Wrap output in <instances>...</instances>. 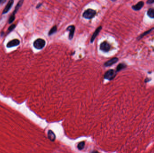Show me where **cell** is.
Instances as JSON below:
<instances>
[{
    "instance_id": "cell-1",
    "label": "cell",
    "mask_w": 154,
    "mask_h": 153,
    "mask_svg": "<svg viewBox=\"0 0 154 153\" xmlns=\"http://www.w3.org/2000/svg\"><path fill=\"white\" fill-rule=\"evenodd\" d=\"M45 41L43 39H38L33 43L34 47L38 50L42 49L45 45Z\"/></svg>"
},
{
    "instance_id": "cell-2",
    "label": "cell",
    "mask_w": 154,
    "mask_h": 153,
    "mask_svg": "<svg viewBox=\"0 0 154 153\" xmlns=\"http://www.w3.org/2000/svg\"><path fill=\"white\" fill-rule=\"evenodd\" d=\"M96 14L95 10L92 9H88L86 10L83 14V17L87 19L93 18Z\"/></svg>"
},
{
    "instance_id": "cell-3",
    "label": "cell",
    "mask_w": 154,
    "mask_h": 153,
    "mask_svg": "<svg viewBox=\"0 0 154 153\" xmlns=\"http://www.w3.org/2000/svg\"><path fill=\"white\" fill-rule=\"evenodd\" d=\"M116 72H115V71L112 69L109 70L105 73L104 75V78L110 81L112 80L116 76Z\"/></svg>"
},
{
    "instance_id": "cell-4",
    "label": "cell",
    "mask_w": 154,
    "mask_h": 153,
    "mask_svg": "<svg viewBox=\"0 0 154 153\" xmlns=\"http://www.w3.org/2000/svg\"><path fill=\"white\" fill-rule=\"evenodd\" d=\"M110 45L107 41L102 42L100 45V49L104 52H107L110 49Z\"/></svg>"
},
{
    "instance_id": "cell-5",
    "label": "cell",
    "mask_w": 154,
    "mask_h": 153,
    "mask_svg": "<svg viewBox=\"0 0 154 153\" xmlns=\"http://www.w3.org/2000/svg\"><path fill=\"white\" fill-rule=\"evenodd\" d=\"M20 44V41L18 39H14L12 41H9L6 47L7 48H11L13 47H15L19 45Z\"/></svg>"
},
{
    "instance_id": "cell-6",
    "label": "cell",
    "mask_w": 154,
    "mask_h": 153,
    "mask_svg": "<svg viewBox=\"0 0 154 153\" xmlns=\"http://www.w3.org/2000/svg\"><path fill=\"white\" fill-rule=\"evenodd\" d=\"M14 1V0H9V1L8 2L7 4L5 7V9L3 11L2 14H6L9 11V10L11 9V8L12 7V5H13Z\"/></svg>"
},
{
    "instance_id": "cell-7",
    "label": "cell",
    "mask_w": 154,
    "mask_h": 153,
    "mask_svg": "<svg viewBox=\"0 0 154 153\" xmlns=\"http://www.w3.org/2000/svg\"><path fill=\"white\" fill-rule=\"evenodd\" d=\"M75 27L73 25H71L68 26L67 28V30L69 32V40H72V38L73 37L74 34V32H75Z\"/></svg>"
},
{
    "instance_id": "cell-8",
    "label": "cell",
    "mask_w": 154,
    "mask_h": 153,
    "mask_svg": "<svg viewBox=\"0 0 154 153\" xmlns=\"http://www.w3.org/2000/svg\"><path fill=\"white\" fill-rule=\"evenodd\" d=\"M144 2L143 1H140L136 5H134L132 6V9L135 11H138L140 10L144 5Z\"/></svg>"
},
{
    "instance_id": "cell-9",
    "label": "cell",
    "mask_w": 154,
    "mask_h": 153,
    "mask_svg": "<svg viewBox=\"0 0 154 153\" xmlns=\"http://www.w3.org/2000/svg\"><path fill=\"white\" fill-rule=\"evenodd\" d=\"M118 59L117 58H113L104 63V66L106 67L111 66L114 64L118 62Z\"/></svg>"
},
{
    "instance_id": "cell-10",
    "label": "cell",
    "mask_w": 154,
    "mask_h": 153,
    "mask_svg": "<svg viewBox=\"0 0 154 153\" xmlns=\"http://www.w3.org/2000/svg\"><path fill=\"white\" fill-rule=\"evenodd\" d=\"M23 0H20L18 1V3H17V4L16 5V6H15V9H14V10L13 14H12L11 15H13V16H15V14L17 12V11H18V10L19 9V8L23 5Z\"/></svg>"
},
{
    "instance_id": "cell-11",
    "label": "cell",
    "mask_w": 154,
    "mask_h": 153,
    "mask_svg": "<svg viewBox=\"0 0 154 153\" xmlns=\"http://www.w3.org/2000/svg\"><path fill=\"white\" fill-rule=\"evenodd\" d=\"M101 29H102V27H101V26H100V27H98V28L96 29L95 32H94V33H93L92 36L91 38V43H92V42L94 41V40H95V37H96V36L98 35V34H99V33L100 31H101Z\"/></svg>"
},
{
    "instance_id": "cell-12",
    "label": "cell",
    "mask_w": 154,
    "mask_h": 153,
    "mask_svg": "<svg viewBox=\"0 0 154 153\" xmlns=\"http://www.w3.org/2000/svg\"><path fill=\"white\" fill-rule=\"evenodd\" d=\"M48 138L52 141H54L55 139V136L52 131L49 130L48 132Z\"/></svg>"
},
{
    "instance_id": "cell-13",
    "label": "cell",
    "mask_w": 154,
    "mask_h": 153,
    "mask_svg": "<svg viewBox=\"0 0 154 153\" xmlns=\"http://www.w3.org/2000/svg\"><path fill=\"white\" fill-rule=\"evenodd\" d=\"M147 15L150 18H154V8H150L147 11Z\"/></svg>"
},
{
    "instance_id": "cell-14",
    "label": "cell",
    "mask_w": 154,
    "mask_h": 153,
    "mask_svg": "<svg viewBox=\"0 0 154 153\" xmlns=\"http://www.w3.org/2000/svg\"><path fill=\"white\" fill-rule=\"evenodd\" d=\"M153 29H154V28H152L149 29V30H148V31H146V32H144L143 33H142L141 35H140V36L137 38V40H140V39H141L143 37H144V36H145V35H147L148 34H149V33H150V32H151V31L153 30Z\"/></svg>"
},
{
    "instance_id": "cell-15",
    "label": "cell",
    "mask_w": 154,
    "mask_h": 153,
    "mask_svg": "<svg viewBox=\"0 0 154 153\" xmlns=\"http://www.w3.org/2000/svg\"><path fill=\"white\" fill-rule=\"evenodd\" d=\"M126 68V65L124 64V63H120L119 64L117 68V69H116V72H118L120 71V70H121L122 69H123L125 68Z\"/></svg>"
},
{
    "instance_id": "cell-16",
    "label": "cell",
    "mask_w": 154,
    "mask_h": 153,
    "mask_svg": "<svg viewBox=\"0 0 154 153\" xmlns=\"http://www.w3.org/2000/svg\"><path fill=\"white\" fill-rule=\"evenodd\" d=\"M57 27L56 26H54L50 29V32H49V36H50V35H52L53 34H54V33L57 31Z\"/></svg>"
},
{
    "instance_id": "cell-17",
    "label": "cell",
    "mask_w": 154,
    "mask_h": 153,
    "mask_svg": "<svg viewBox=\"0 0 154 153\" xmlns=\"http://www.w3.org/2000/svg\"><path fill=\"white\" fill-rule=\"evenodd\" d=\"M85 146V142H80L77 145V148L79 150H82V149L84 148Z\"/></svg>"
},
{
    "instance_id": "cell-18",
    "label": "cell",
    "mask_w": 154,
    "mask_h": 153,
    "mask_svg": "<svg viewBox=\"0 0 154 153\" xmlns=\"http://www.w3.org/2000/svg\"><path fill=\"white\" fill-rule=\"evenodd\" d=\"M15 18V16L11 15L10 17H9V21H8L9 23H12L14 21V20Z\"/></svg>"
},
{
    "instance_id": "cell-19",
    "label": "cell",
    "mask_w": 154,
    "mask_h": 153,
    "mask_svg": "<svg viewBox=\"0 0 154 153\" xmlns=\"http://www.w3.org/2000/svg\"><path fill=\"white\" fill-rule=\"evenodd\" d=\"M15 25H12L11 26H10L9 28H8V31L9 32H10L11 31H12L15 28Z\"/></svg>"
},
{
    "instance_id": "cell-20",
    "label": "cell",
    "mask_w": 154,
    "mask_h": 153,
    "mask_svg": "<svg viewBox=\"0 0 154 153\" xmlns=\"http://www.w3.org/2000/svg\"><path fill=\"white\" fill-rule=\"evenodd\" d=\"M154 3V0H148L147 1V3L148 4H151Z\"/></svg>"
},
{
    "instance_id": "cell-21",
    "label": "cell",
    "mask_w": 154,
    "mask_h": 153,
    "mask_svg": "<svg viewBox=\"0 0 154 153\" xmlns=\"http://www.w3.org/2000/svg\"><path fill=\"white\" fill-rule=\"evenodd\" d=\"M6 0H0V5H2L4 3H5L6 2Z\"/></svg>"
},
{
    "instance_id": "cell-22",
    "label": "cell",
    "mask_w": 154,
    "mask_h": 153,
    "mask_svg": "<svg viewBox=\"0 0 154 153\" xmlns=\"http://www.w3.org/2000/svg\"><path fill=\"white\" fill-rule=\"evenodd\" d=\"M117 0H112V1H116Z\"/></svg>"
},
{
    "instance_id": "cell-23",
    "label": "cell",
    "mask_w": 154,
    "mask_h": 153,
    "mask_svg": "<svg viewBox=\"0 0 154 153\" xmlns=\"http://www.w3.org/2000/svg\"></svg>"
}]
</instances>
